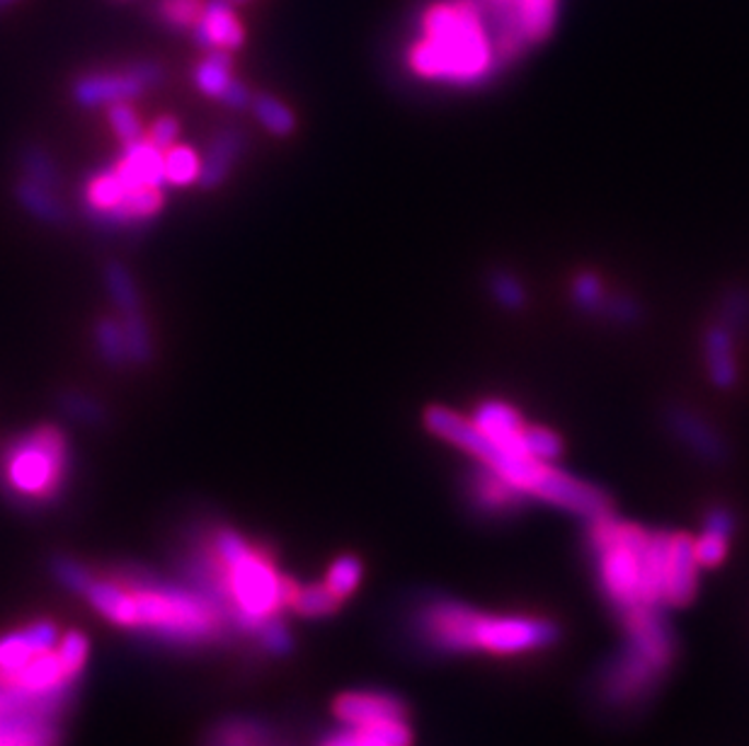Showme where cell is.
Returning <instances> with one entry per match:
<instances>
[{"mask_svg":"<svg viewBox=\"0 0 749 746\" xmlns=\"http://www.w3.org/2000/svg\"><path fill=\"white\" fill-rule=\"evenodd\" d=\"M245 151V136L236 127H226L214 133V139L209 143V151L201 161L199 179L197 183L204 189H216L226 183L233 165L238 163V158Z\"/></svg>","mask_w":749,"mask_h":746,"instance_id":"17","label":"cell"},{"mask_svg":"<svg viewBox=\"0 0 749 746\" xmlns=\"http://www.w3.org/2000/svg\"><path fill=\"white\" fill-rule=\"evenodd\" d=\"M163 81V68L153 61H139L119 71H95L81 75L73 85L75 105L85 109L109 107L137 100Z\"/></svg>","mask_w":749,"mask_h":746,"instance_id":"9","label":"cell"},{"mask_svg":"<svg viewBox=\"0 0 749 746\" xmlns=\"http://www.w3.org/2000/svg\"><path fill=\"white\" fill-rule=\"evenodd\" d=\"M107 117H109V127H112V131H115L117 139L121 141V145L141 141L143 136H147L143 133V124L137 115V109H133L129 102H117V105H109Z\"/></svg>","mask_w":749,"mask_h":746,"instance_id":"34","label":"cell"},{"mask_svg":"<svg viewBox=\"0 0 749 746\" xmlns=\"http://www.w3.org/2000/svg\"><path fill=\"white\" fill-rule=\"evenodd\" d=\"M490 293L505 311H522L527 305V289L512 271H495L490 279Z\"/></svg>","mask_w":749,"mask_h":746,"instance_id":"35","label":"cell"},{"mask_svg":"<svg viewBox=\"0 0 749 746\" xmlns=\"http://www.w3.org/2000/svg\"><path fill=\"white\" fill-rule=\"evenodd\" d=\"M216 580L229 602L253 626H274L272 618L292 606L296 586L277 572L265 552L255 550L236 531L221 528L211 540Z\"/></svg>","mask_w":749,"mask_h":746,"instance_id":"5","label":"cell"},{"mask_svg":"<svg viewBox=\"0 0 749 746\" xmlns=\"http://www.w3.org/2000/svg\"><path fill=\"white\" fill-rule=\"evenodd\" d=\"M17 3H20V0H0V13H3V10H8V8L17 5Z\"/></svg>","mask_w":749,"mask_h":746,"instance_id":"39","label":"cell"},{"mask_svg":"<svg viewBox=\"0 0 749 746\" xmlns=\"http://www.w3.org/2000/svg\"><path fill=\"white\" fill-rule=\"evenodd\" d=\"M735 337L737 335L723 323H713L703 335V361H706L709 378L721 391H728L737 383Z\"/></svg>","mask_w":749,"mask_h":746,"instance_id":"18","label":"cell"},{"mask_svg":"<svg viewBox=\"0 0 749 746\" xmlns=\"http://www.w3.org/2000/svg\"><path fill=\"white\" fill-rule=\"evenodd\" d=\"M105 287L112 303L117 305L119 315H131L141 313V296L137 289V281H133L131 271L121 263H109L105 267Z\"/></svg>","mask_w":749,"mask_h":746,"instance_id":"23","label":"cell"},{"mask_svg":"<svg viewBox=\"0 0 749 746\" xmlns=\"http://www.w3.org/2000/svg\"><path fill=\"white\" fill-rule=\"evenodd\" d=\"M723 325H728L730 330L737 335L749 325V291L735 289L725 296L721 305V320Z\"/></svg>","mask_w":749,"mask_h":746,"instance_id":"36","label":"cell"},{"mask_svg":"<svg viewBox=\"0 0 749 746\" xmlns=\"http://www.w3.org/2000/svg\"><path fill=\"white\" fill-rule=\"evenodd\" d=\"M95 345L97 352L109 366H125L129 361L127 354V339L121 330V320L103 318L95 325Z\"/></svg>","mask_w":749,"mask_h":746,"instance_id":"26","label":"cell"},{"mask_svg":"<svg viewBox=\"0 0 749 746\" xmlns=\"http://www.w3.org/2000/svg\"><path fill=\"white\" fill-rule=\"evenodd\" d=\"M204 0H155V18L175 32H189L201 15Z\"/></svg>","mask_w":749,"mask_h":746,"instance_id":"28","label":"cell"},{"mask_svg":"<svg viewBox=\"0 0 749 746\" xmlns=\"http://www.w3.org/2000/svg\"><path fill=\"white\" fill-rule=\"evenodd\" d=\"M192 42L204 51H238L245 42V25L231 0H204L197 25L189 30Z\"/></svg>","mask_w":749,"mask_h":746,"instance_id":"10","label":"cell"},{"mask_svg":"<svg viewBox=\"0 0 749 746\" xmlns=\"http://www.w3.org/2000/svg\"><path fill=\"white\" fill-rule=\"evenodd\" d=\"M735 534V516L730 509L713 506L703 522L701 536L694 538L699 568H715L728 558L730 538Z\"/></svg>","mask_w":749,"mask_h":746,"instance_id":"19","label":"cell"},{"mask_svg":"<svg viewBox=\"0 0 749 746\" xmlns=\"http://www.w3.org/2000/svg\"><path fill=\"white\" fill-rule=\"evenodd\" d=\"M478 5L483 8L500 63H512L551 37L561 0H478Z\"/></svg>","mask_w":749,"mask_h":746,"instance_id":"8","label":"cell"},{"mask_svg":"<svg viewBox=\"0 0 749 746\" xmlns=\"http://www.w3.org/2000/svg\"><path fill=\"white\" fill-rule=\"evenodd\" d=\"M468 497H471V504L478 512L485 516H507L519 512L529 502L527 494L514 490L510 482L480 463H476L473 473L468 475Z\"/></svg>","mask_w":749,"mask_h":746,"instance_id":"13","label":"cell"},{"mask_svg":"<svg viewBox=\"0 0 749 746\" xmlns=\"http://www.w3.org/2000/svg\"><path fill=\"white\" fill-rule=\"evenodd\" d=\"M471 420L493 444L512 451V454H524L522 429L527 427V422H524L522 412L514 405L495 398L483 400L473 410Z\"/></svg>","mask_w":749,"mask_h":746,"instance_id":"14","label":"cell"},{"mask_svg":"<svg viewBox=\"0 0 749 746\" xmlns=\"http://www.w3.org/2000/svg\"><path fill=\"white\" fill-rule=\"evenodd\" d=\"M362 572H364V568H362L360 560L352 558V556H342L330 564L326 586L342 602V598H348L356 590V586H360Z\"/></svg>","mask_w":749,"mask_h":746,"instance_id":"32","label":"cell"},{"mask_svg":"<svg viewBox=\"0 0 749 746\" xmlns=\"http://www.w3.org/2000/svg\"><path fill=\"white\" fill-rule=\"evenodd\" d=\"M667 422L681 444H687L703 461L721 463L725 454H728L721 434L715 432V429L703 420L701 415L687 410V407H675V410H669Z\"/></svg>","mask_w":749,"mask_h":746,"instance_id":"16","label":"cell"},{"mask_svg":"<svg viewBox=\"0 0 749 746\" xmlns=\"http://www.w3.org/2000/svg\"><path fill=\"white\" fill-rule=\"evenodd\" d=\"M647 543L651 531L619 522L611 512L589 518V548L597 564V582L619 614L643 606Z\"/></svg>","mask_w":749,"mask_h":746,"instance_id":"6","label":"cell"},{"mask_svg":"<svg viewBox=\"0 0 749 746\" xmlns=\"http://www.w3.org/2000/svg\"><path fill=\"white\" fill-rule=\"evenodd\" d=\"M59 410L66 417H71V420L87 424V427H100V424H105V420H107L105 407L100 405L95 398H91V395L78 393V391H69V393L61 395Z\"/></svg>","mask_w":749,"mask_h":746,"instance_id":"30","label":"cell"},{"mask_svg":"<svg viewBox=\"0 0 749 746\" xmlns=\"http://www.w3.org/2000/svg\"><path fill=\"white\" fill-rule=\"evenodd\" d=\"M250 109L255 119L260 121V127L270 131L279 139H286L296 129V115L292 107H286L282 100H277L274 95H253Z\"/></svg>","mask_w":749,"mask_h":746,"instance_id":"22","label":"cell"},{"mask_svg":"<svg viewBox=\"0 0 749 746\" xmlns=\"http://www.w3.org/2000/svg\"><path fill=\"white\" fill-rule=\"evenodd\" d=\"M233 5H243V3H250V0H231Z\"/></svg>","mask_w":749,"mask_h":746,"instance_id":"40","label":"cell"},{"mask_svg":"<svg viewBox=\"0 0 749 746\" xmlns=\"http://www.w3.org/2000/svg\"><path fill=\"white\" fill-rule=\"evenodd\" d=\"M697 582L699 560L694 550V538L687 534H675L667 560L663 606H687L697 594Z\"/></svg>","mask_w":749,"mask_h":746,"instance_id":"12","label":"cell"},{"mask_svg":"<svg viewBox=\"0 0 749 746\" xmlns=\"http://www.w3.org/2000/svg\"><path fill=\"white\" fill-rule=\"evenodd\" d=\"M522 446H524V454L539 463H555L563 456V439L549 427H539V424L524 427Z\"/></svg>","mask_w":749,"mask_h":746,"instance_id":"25","label":"cell"},{"mask_svg":"<svg viewBox=\"0 0 749 746\" xmlns=\"http://www.w3.org/2000/svg\"><path fill=\"white\" fill-rule=\"evenodd\" d=\"M292 606L301 616L320 618V616L332 614V610L340 606V598L335 596L326 584H313V586H304V590L294 592Z\"/></svg>","mask_w":749,"mask_h":746,"instance_id":"31","label":"cell"},{"mask_svg":"<svg viewBox=\"0 0 749 746\" xmlns=\"http://www.w3.org/2000/svg\"><path fill=\"white\" fill-rule=\"evenodd\" d=\"M406 61L422 81L458 88L483 83L502 66L478 0H432L424 5Z\"/></svg>","mask_w":749,"mask_h":746,"instance_id":"1","label":"cell"},{"mask_svg":"<svg viewBox=\"0 0 749 746\" xmlns=\"http://www.w3.org/2000/svg\"><path fill=\"white\" fill-rule=\"evenodd\" d=\"M163 167H165V183L173 187H187L199 179L201 158L187 149V145H173L163 153Z\"/></svg>","mask_w":749,"mask_h":746,"instance_id":"24","label":"cell"},{"mask_svg":"<svg viewBox=\"0 0 749 746\" xmlns=\"http://www.w3.org/2000/svg\"><path fill=\"white\" fill-rule=\"evenodd\" d=\"M410 630L422 648L440 654H527L551 648L561 638V630L551 620L490 616L452 598L420 604L410 618Z\"/></svg>","mask_w":749,"mask_h":746,"instance_id":"2","label":"cell"},{"mask_svg":"<svg viewBox=\"0 0 749 746\" xmlns=\"http://www.w3.org/2000/svg\"><path fill=\"white\" fill-rule=\"evenodd\" d=\"M121 330H125L127 339V354L131 364H149L153 357V342H151V330L149 323L143 318V313H131L121 315Z\"/></svg>","mask_w":749,"mask_h":746,"instance_id":"27","label":"cell"},{"mask_svg":"<svg viewBox=\"0 0 749 746\" xmlns=\"http://www.w3.org/2000/svg\"><path fill=\"white\" fill-rule=\"evenodd\" d=\"M15 199L32 219H37L47 225H59L66 221V207L54 195V189L42 187L32 179L22 177L15 185Z\"/></svg>","mask_w":749,"mask_h":746,"instance_id":"20","label":"cell"},{"mask_svg":"<svg viewBox=\"0 0 749 746\" xmlns=\"http://www.w3.org/2000/svg\"><path fill=\"white\" fill-rule=\"evenodd\" d=\"M117 175L121 177L127 189H163L165 183V167H163V151L143 136L141 141H133L125 145L119 163L115 165Z\"/></svg>","mask_w":749,"mask_h":746,"instance_id":"15","label":"cell"},{"mask_svg":"<svg viewBox=\"0 0 749 746\" xmlns=\"http://www.w3.org/2000/svg\"><path fill=\"white\" fill-rule=\"evenodd\" d=\"M570 293H573V301L580 311L585 313H601L604 311V303H607V291H604L601 279L597 275H592V271H583V275H577L573 279V287H570Z\"/></svg>","mask_w":749,"mask_h":746,"instance_id":"33","label":"cell"},{"mask_svg":"<svg viewBox=\"0 0 749 746\" xmlns=\"http://www.w3.org/2000/svg\"><path fill=\"white\" fill-rule=\"evenodd\" d=\"M20 167H22V175L32 179V183L42 185V187L56 189L61 183L54 158L44 149H39V145H27V149H22Z\"/></svg>","mask_w":749,"mask_h":746,"instance_id":"29","label":"cell"},{"mask_svg":"<svg viewBox=\"0 0 749 746\" xmlns=\"http://www.w3.org/2000/svg\"><path fill=\"white\" fill-rule=\"evenodd\" d=\"M233 59L229 51H207L195 68V85L201 95L221 100L226 88L233 83Z\"/></svg>","mask_w":749,"mask_h":746,"instance_id":"21","label":"cell"},{"mask_svg":"<svg viewBox=\"0 0 749 746\" xmlns=\"http://www.w3.org/2000/svg\"><path fill=\"white\" fill-rule=\"evenodd\" d=\"M223 105H226L229 109H248L250 107V102H253V93H250V88L248 85H243L238 78H233V83L226 88V93L221 95Z\"/></svg>","mask_w":749,"mask_h":746,"instance_id":"38","label":"cell"},{"mask_svg":"<svg viewBox=\"0 0 749 746\" xmlns=\"http://www.w3.org/2000/svg\"><path fill=\"white\" fill-rule=\"evenodd\" d=\"M69 580L81 586L93 606L112 623L149 628L185 640L209 638L221 623L214 606L183 592L95 580L73 564H69Z\"/></svg>","mask_w":749,"mask_h":746,"instance_id":"3","label":"cell"},{"mask_svg":"<svg viewBox=\"0 0 749 746\" xmlns=\"http://www.w3.org/2000/svg\"><path fill=\"white\" fill-rule=\"evenodd\" d=\"M335 715L344 725L364 727L384 720H408V708L398 696L384 691H352L335 700Z\"/></svg>","mask_w":749,"mask_h":746,"instance_id":"11","label":"cell"},{"mask_svg":"<svg viewBox=\"0 0 749 746\" xmlns=\"http://www.w3.org/2000/svg\"><path fill=\"white\" fill-rule=\"evenodd\" d=\"M177 136H180V124H177L175 117L165 115V117H159L151 124L147 139L155 145V149H161L165 153L167 149H173V145L177 143Z\"/></svg>","mask_w":749,"mask_h":746,"instance_id":"37","label":"cell"},{"mask_svg":"<svg viewBox=\"0 0 749 746\" xmlns=\"http://www.w3.org/2000/svg\"><path fill=\"white\" fill-rule=\"evenodd\" d=\"M69 473V444L56 427L44 424L10 441L0 456V478L20 500L47 502Z\"/></svg>","mask_w":749,"mask_h":746,"instance_id":"7","label":"cell"},{"mask_svg":"<svg viewBox=\"0 0 749 746\" xmlns=\"http://www.w3.org/2000/svg\"><path fill=\"white\" fill-rule=\"evenodd\" d=\"M625 642L599 674V700L613 710H629L653 698L675 662L672 626L659 606H635L621 614Z\"/></svg>","mask_w":749,"mask_h":746,"instance_id":"4","label":"cell"}]
</instances>
